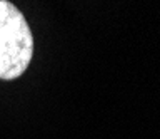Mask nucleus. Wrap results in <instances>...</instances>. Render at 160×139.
Masks as SVG:
<instances>
[{"label":"nucleus","instance_id":"1","mask_svg":"<svg viewBox=\"0 0 160 139\" xmlns=\"http://www.w3.org/2000/svg\"><path fill=\"white\" fill-rule=\"evenodd\" d=\"M33 56V37L23 13L0 0V79L12 81L27 71Z\"/></svg>","mask_w":160,"mask_h":139}]
</instances>
